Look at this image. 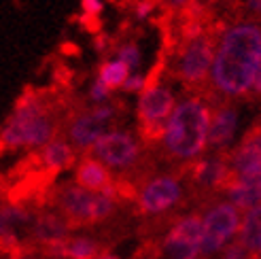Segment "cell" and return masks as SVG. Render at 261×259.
Listing matches in <instances>:
<instances>
[{
    "instance_id": "obj_1",
    "label": "cell",
    "mask_w": 261,
    "mask_h": 259,
    "mask_svg": "<svg viewBox=\"0 0 261 259\" xmlns=\"http://www.w3.org/2000/svg\"><path fill=\"white\" fill-rule=\"evenodd\" d=\"M261 64V25L253 21L233 23L217 38L208 79L223 98H240L251 92Z\"/></svg>"
},
{
    "instance_id": "obj_2",
    "label": "cell",
    "mask_w": 261,
    "mask_h": 259,
    "mask_svg": "<svg viewBox=\"0 0 261 259\" xmlns=\"http://www.w3.org/2000/svg\"><path fill=\"white\" fill-rule=\"evenodd\" d=\"M211 111L213 107L202 96H187L176 102L160 140V158L172 170L182 172L206 155Z\"/></svg>"
},
{
    "instance_id": "obj_3",
    "label": "cell",
    "mask_w": 261,
    "mask_h": 259,
    "mask_svg": "<svg viewBox=\"0 0 261 259\" xmlns=\"http://www.w3.org/2000/svg\"><path fill=\"white\" fill-rule=\"evenodd\" d=\"M60 119L38 94H25L0 127V155L5 151H38L60 132Z\"/></svg>"
},
{
    "instance_id": "obj_4",
    "label": "cell",
    "mask_w": 261,
    "mask_h": 259,
    "mask_svg": "<svg viewBox=\"0 0 261 259\" xmlns=\"http://www.w3.org/2000/svg\"><path fill=\"white\" fill-rule=\"evenodd\" d=\"M47 206L60 213L70 229H100L104 225L119 223L123 206L109 196L87 191L76 183H58L47 196Z\"/></svg>"
},
{
    "instance_id": "obj_5",
    "label": "cell",
    "mask_w": 261,
    "mask_h": 259,
    "mask_svg": "<svg viewBox=\"0 0 261 259\" xmlns=\"http://www.w3.org/2000/svg\"><path fill=\"white\" fill-rule=\"evenodd\" d=\"M87 155L107 166L117 178L129 180L136 187L155 172L153 162L145 153L142 142H138L129 130H109L96 140V145L89 149Z\"/></svg>"
},
{
    "instance_id": "obj_6",
    "label": "cell",
    "mask_w": 261,
    "mask_h": 259,
    "mask_svg": "<svg viewBox=\"0 0 261 259\" xmlns=\"http://www.w3.org/2000/svg\"><path fill=\"white\" fill-rule=\"evenodd\" d=\"M117 115H119V105L113 100L104 102V105H94L91 109L76 111L64 121L62 136L81 158L89 153V149L96 145V140L102 134L113 130V125L117 123Z\"/></svg>"
},
{
    "instance_id": "obj_7",
    "label": "cell",
    "mask_w": 261,
    "mask_h": 259,
    "mask_svg": "<svg viewBox=\"0 0 261 259\" xmlns=\"http://www.w3.org/2000/svg\"><path fill=\"white\" fill-rule=\"evenodd\" d=\"M202 257L204 259H219L223 249L238 236L242 213L227 202L225 198H217L206 202L202 209Z\"/></svg>"
},
{
    "instance_id": "obj_8",
    "label": "cell",
    "mask_w": 261,
    "mask_h": 259,
    "mask_svg": "<svg viewBox=\"0 0 261 259\" xmlns=\"http://www.w3.org/2000/svg\"><path fill=\"white\" fill-rule=\"evenodd\" d=\"M176 107L174 92L162 81H149L145 92L138 98V132L140 142L147 147H155L162 140L164 127L170 119V115Z\"/></svg>"
},
{
    "instance_id": "obj_9",
    "label": "cell",
    "mask_w": 261,
    "mask_h": 259,
    "mask_svg": "<svg viewBox=\"0 0 261 259\" xmlns=\"http://www.w3.org/2000/svg\"><path fill=\"white\" fill-rule=\"evenodd\" d=\"M215 47H217V36L206 30L193 36H185L174 54V62H172L174 76L187 87L204 85L208 74H211Z\"/></svg>"
},
{
    "instance_id": "obj_10",
    "label": "cell",
    "mask_w": 261,
    "mask_h": 259,
    "mask_svg": "<svg viewBox=\"0 0 261 259\" xmlns=\"http://www.w3.org/2000/svg\"><path fill=\"white\" fill-rule=\"evenodd\" d=\"M202 213L180 215L162 238V251L168 259H204L202 257Z\"/></svg>"
},
{
    "instance_id": "obj_11",
    "label": "cell",
    "mask_w": 261,
    "mask_h": 259,
    "mask_svg": "<svg viewBox=\"0 0 261 259\" xmlns=\"http://www.w3.org/2000/svg\"><path fill=\"white\" fill-rule=\"evenodd\" d=\"M227 166L233 178L261 174V121L242 136L236 149L227 153Z\"/></svg>"
},
{
    "instance_id": "obj_12",
    "label": "cell",
    "mask_w": 261,
    "mask_h": 259,
    "mask_svg": "<svg viewBox=\"0 0 261 259\" xmlns=\"http://www.w3.org/2000/svg\"><path fill=\"white\" fill-rule=\"evenodd\" d=\"M72 183H76L79 187H83L87 191L102 193V196H109V198L117 200V178H115V174L109 170L107 166H102L98 160L91 158V155H81V158L76 160Z\"/></svg>"
},
{
    "instance_id": "obj_13",
    "label": "cell",
    "mask_w": 261,
    "mask_h": 259,
    "mask_svg": "<svg viewBox=\"0 0 261 259\" xmlns=\"http://www.w3.org/2000/svg\"><path fill=\"white\" fill-rule=\"evenodd\" d=\"M238 130V109L231 105H219L211 111L208 121V153L225 155Z\"/></svg>"
},
{
    "instance_id": "obj_14",
    "label": "cell",
    "mask_w": 261,
    "mask_h": 259,
    "mask_svg": "<svg viewBox=\"0 0 261 259\" xmlns=\"http://www.w3.org/2000/svg\"><path fill=\"white\" fill-rule=\"evenodd\" d=\"M32 153H34L38 166H41L45 172L54 174V176H58L64 170L74 168L76 160H79L76 151L68 145L64 136H56L54 140H49L45 147H41L38 151H32Z\"/></svg>"
},
{
    "instance_id": "obj_15",
    "label": "cell",
    "mask_w": 261,
    "mask_h": 259,
    "mask_svg": "<svg viewBox=\"0 0 261 259\" xmlns=\"http://www.w3.org/2000/svg\"><path fill=\"white\" fill-rule=\"evenodd\" d=\"M223 198L231 202L240 213L261 206V174L246 176V178H233L227 183Z\"/></svg>"
},
{
    "instance_id": "obj_16",
    "label": "cell",
    "mask_w": 261,
    "mask_h": 259,
    "mask_svg": "<svg viewBox=\"0 0 261 259\" xmlns=\"http://www.w3.org/2000/svg\"><path fill=\"white\" fill-rule=\"evenodd\" d=\"M236 238L242 242V247L246 251H251L253 255L257 253V244L261 240V206L242 213V221H240V229Z\"/></svg>"
},
{
    "instance_id": "obj_17",
    "label": "cell",
    "mask_w": 261,
    "mask_h": 259,
    "mask_svg": "<svg viewBox=\"0 0 261 259\" xmlns=\"http://www.w3.org/2000/svg\"><path fill=\"white\" fill-rule=\"evenodd\" d=\"M127 74H129V70L123 66L121 62H117V60L113 58V60L102 62V66H100V70H98L96 79H98L102 85H107L111 92H113V89H121L123 81L127 79Z\"/></svg>"
},
{
    "instance_id": "obj_18",
    "label": "cell",
    "mask_w": 261,
    "mask_h": 259,
    "mask_svg": "<svg viewBox=\"0 0 261 259\" xmlns=\"http://www.w3.org/2000/svg\"><path fill=\"white\" fill-rule=\"evenodd\" d=\"M140 58H142V54H140L138 45H134V43H123L115 51V60L121 62L129 72H134L140 66Z\"/></svg>"
},
{
    "instance_id": "obj_19",
    "label": "cell",
    "mask_w": 261,
    "mask_h": 259,
    "mask_svg": "<svg viewBox=\"0 0 261 259\" xmlns=\"http://www.w3.org/2000/svg\"><path fill=\"white\" fill-rule=\"evenodd\" d=\"M147 85H149V76L140 74V72H129L127 79L121 85V89H123V92H127V94H142Z\"/></svg>"
},
{
    "instance_id": "obj_20",
    "label": "cell",
    "mask_w": 261,
    "mask_h": 259,
    "mask_svg": "<svg viewBox=\"0 0 261 259\" xmlns=\"http://www.w3.org/2000/svg\"><path fill=\"white\" fill-rule=\"evenodd\" d=\"M111 89L107 87V85H102L98 79L94 81V85H91V89H89V98H91V102L94 105H104V102H109L111 100Z\"/></svg>"
},
{
    "instance_id": "obj_21",
    "label": "cell",
    "mask_w": 261,
    "mask_h": 259,
    "mask_svg": "<svg viewBox=\"0 0 261 259\" xmlns=\"http://www.w3.org/2000/svg\"><path fill=\"white\" fill-rule=\"evenodd\" d=\"M155 9H158V3H155V0H138L136 7H134V15H136V19L145 21L155 13Z\"/></svg>"
},
{
    "instance_id": "obj_22",
    "label": "cell",
    "mask_w": 261,
    "mask_h": 259,
    "mask_svg": "<svg viewBox=\"0 0 261 259\" xmlns=\"http://www.w3.org/2000/svg\"><path fill=\"white\" fill-rule=\"evenodd\" d=\"M81 11L85 17H98L104 11V3L102 0H81Z\"/></svg>"
},
{
    "instance_id": "obj_23",
    "label": "cell",
    "mask_w": 261,
    "mask_h": 259,
    "mask_svg": "<svg viewBox=\"0 0 261 259\" xmlns=\"http://www.w3.org/2000/svg\"><path fill=\"white\" fill-rule=\"evenodd\" d=\"M246 9H249L253 15L261 17V0H246Z\"/></svg>"
},
{
    "instance_id": "obj_24",
    "label": "cell",
    "mask_w": 261,
    "mask_h": 259,
    "mask_svg": "<svg viewBox=\"0 0 261 259\" xmlns=\"http://www.w3.org/2000/svg\"><path fill=\"white\" fill-rule=\"evenodd\" d=\"M251 92H253L255 96H259V94H261V64H259V68H257V72H255V81H253Z\"/></svg>"
},
{
    "instance_id": "obj_25",
    "label": "cell",
    "mask_w": 261,
    "mask_h": 259,
    "mask_svg": "<svg viewBox=\"0 0 261 259\" xmlns=\"http://www.w3.org/2000/svg\"><path fill=\"white\" fill-rule=\"evenodd\" d=\"M170 5H172L174 9H182V7H189L191 0H170Z\"/></svg>"
}]
</instances>
